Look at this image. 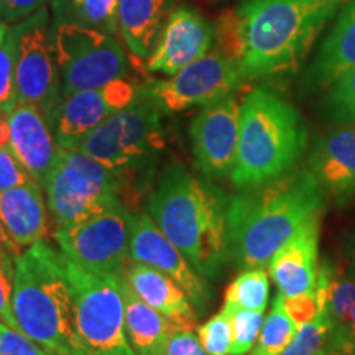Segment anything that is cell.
I'll list each match as a JSON object with an SVG mask.
<instances>
[{
  "label": "cell",
  "instance_id": "1",
  "mask_svg": "<svg viewBox=\"0 0 355 355\" xmlns=\"http://www.w3.org/2000/svg\"><path fill=\"white\" fill-rule=\"evenodd\" d=\"M349 0H245L216 26L219 50L245 79L300 68L319 33Z\"/></svg>",
  "mask_w": 355,
  "mask_h": 355
},
{
  "label": "cell",
  "instance_id": "2",
  "mask_svg": "<svg viewBox=\"0 0 355 355\" xmlns=\"http://www.w3.org/2000/svg\"><path fill=\"white\" fill-rule=\"evenodd\" d=\"M326 196L308 170L241 189L227 202L230 260L239 268H265L306 222L326 211Z\"/></svg>",
  "mask_w": 355,
  "mask_h": 355
},
{
  "label": "cell",
  "instance_id": "3",
  "mask_svg": "<svg viewBox=\"0 0 355 355\" xmlns=\"http://www.w3.org/2000/svg\"><path fill=\"white\" fill-rule=\"evenodd\" d=\"M229 199L183 165H171L150 194L146 209L193 268L216 279L230 261L227 239Z\"/></svg>",
  "mask_w": 355,
  "mask_h": 355
},
{
  "label": "cell",
  "instance_id": "4",
  "mask_svg": "<svg viewBox=\"0 0 355 355\" xmlns=\"http://www.w3.org/2000/svg\"><path fill=\"white\" fill-rule=\"evenodd\" d=\"M12 309L20 331L48 352L89 355L78 334L63 252L50 243L40 241L15 259Z\"/></svg>",
  "mask_w": 355,
  "mask_h": 355
},
{
  "label": "cell",
  "instance_id": "5",
  "mask_svg": "<svg viewBox=\"0 0 355 355\" xmlns=\"http://www.w3.org/2000/svg\"><path fill=\"white\" fill-rule=\"evenodd\" d=\"M308 146L298 110L266 87H257L241 104V135L230 181L247 189L295 170Z\"/></svg>",
  "mask_w": 355,
  "mask_h": 355
},
{
  "label": "cell",
  "instance_id": "6",
  "mask_svg": "<svg viewBox=\"0 0 355 355\" xmlns=\"http://www.w3.org/2000/svg\"><path fill=\"white\" fill-rule=\"evenodd\" d=\"M63 265L76 308L78 334L89 355H139L127 336L122 275L92 272L64 254Z\"/></svg>",
  "mask_w": 355,
  "mask_h": 355
},
{
  "label": "cell",
  "instance_id": "7",
  "mask_svg": "<svg viewBox=\"0 0 355 355\" xmlns=\"http://www.w3.org/2000/svg\"><path fill=\"white\" fill-rule=\"evenodd\" d=\"M43 189L56 229H61L122 202L123 178L81 150L60 148Z\"/></svg>",
  "mask_w": 355,
  "mask_h": 355
},
{
  "label": "cell",
  "instance_id": "8",
  "mask_svg": "<svg viewBox=\"0 0 355 355\" xmlns=\"http://www.w3.org/2000/svg\"><path fill=\"white\" fill-rule=\"evenodd\" d=\"M159 105L139 87L135 101L105 119L78 150L91 155L119 175L141 170L166 146Z\"/></svg>",
  "mask_w": 355,
  "mask_h": 355
},
{
  "label": "cell",
  "instance_id": "9",
  "mask_svg": "<svg viewBox=\"0 0 355 355\" xmlns=\"http://www.w3.org/2000/svg\"><path fill=\"white\" fill-rule=\"evenodd\" d=\"M51 30L61 97L102 87L128 74L125 50L112 35L61 19L53 20Z\"/></svg>",
  "mask_w": 355,
  "mask_h": 355
},
{
  "label": "cell",
  "instance_id": "10",
  "mask_svg": "<svg viewBox=\"0 0 355 355\" xmlns=\"http://www.w3.org/2000/svg\"><path fill=\"white\" fill-rule=\"evenodd\" d=\"M50 10L43 7L12 26L15 38L17 101L37 105L48 122L61 101Z\"/></svg>",
  "mask_w": 355,
  "mask_h": 355
},
{
  "label": "cell",
  "instance_id": "11",
  "mask_svg": "<svg viewBox=\"0 0 355 355\" xmlns=\"http://www.w3.org/2000/svg\"><path fill=\"white\" fill-rule=\"evenodd\" d=\"M55 241L66 257L84 268L123 275L130 259V212L119 202L91 219L56 229Z\"/></svg>",
  "mask_w": 355,
  "mask_h": 355
},
{
  "label": "cell",
  "instance_id": "12",
  "mask_svg": "<svg viewBox=\"0 0 355 355\" xmlns=\"http://www.w3.org/2000/svg\"><path fill=\"white\" fill-rule=\"evenodd\" d=\"M243 81L245 78L239 64L217 48L166 81H148L141 89L163 112L176 114L230 96Z\"/></svg>",
  "mask_w": 355,
  "mask_h": 355
},
{
  "label": "cell",
  "instance_id": "13",
  "mask_svg": "<svg viewBox=\"0 0 355 355\" xmlns=\"http://www.w3.org/2000/svg\"><path fill=\"white\" fill-rule=\"evenodd\" d=\"M139 87L125 78L115 79L97 89H86L61 97L51 115L50 125L60 148L74 150L105 119L135 101Z\"/></svg>",
  "mask_w": 355,
  "mask_h": 355
},
{
  "label": "cell",
  "instance_id": "14",
  "mask_svg": "<svg viewBox=\"0 0 355 355\" xmlns=\"http://www.w3.org/2000/svg\"><path fill=\"white\" fill-rule=\"evenodd\" d=\"M241 135V104L230 94L202 105L189 127L191 146L202 175L230 178L237 159Z\"/></svg>",
  "mask_w": 355,
  "mask_h": 355
},
{
  "label": "cell",
  "instance_id": "15",
  "mask_svg": "<svg viewBox=\"0 0 355 355\" xmlns=\"http://www.w3.org/2000/svg\"><path fill=\"white\" fill-rule=\"evenodd\" d=\"M130 260L165 273L183 288L198 314L209 308L212 293L183 252L163 234L150 214H130Z\"/></svg>",
  "mask_w": 355,
  "mask_h": 355
},
{
  "label": "cell",
  "instance_id": "16",
  "mask_svg": "<svg viewBox=\"0 0 355 355\" xmlns=\"http://www.w3.org/2000/svg\"><path fill=\"white\" fill-rule=\"evenodd\" d=\"M214 26L188 6L173 7L152 55L146 58L148 73L175 76L211 50Z\"/></svg>",
  "mask_w": 355,
  "mask_h": 355
},
{
  "label": "cell",
  "instance_id": "17",
  "mask_svg": "<svg viewBox=\"0 0 355 355\" xmlns=\"http://www.w3.org/2000/svg\"><path fill=\"white\" fill-rule=\"evenodd\" d=\"M311 176L322 194L345 207L355 201V123L337 125L319 137L308 158Z\"/></svg>",
  "mask_w": 355,
  "mask_h": 355
},
{
  "label": "cell",
  "instance_id": "18",
  "mask_svg": "<svg viewBox=\"0 0 355 355\" xmlns=\"http://www.w3.org/2000/svg\"><path fill=\"white\" fill-rule=\"evenodd\" d=\"M8 125H10L8 146L12 153L30 173V176L44 188L60 150L50 122L37 105L17 102L15 107L8 114Z\"/></svg>",
  "mask_w": 355,
  "mask_h": 355
},
{
  "label": "cell",
  "instance_id": "19",
  "mask_svg": "<svg viewBox=\"0 0 355 355\" xmlns=\"http://www.w3.org/2000/svg\"><path fill=\"white\" fill-rule=\"evenodd\" d=\"M322 216H316L306 222L270 260V277L277 283L278 291L283 296L300 295L316 286Z\"/></svg>",
  "mask_w": 355,
  "mask_h": 355
},
{
  "label": "cell",
  "instance_id": "20",
  "mask_svg": "<svg viewBox=\"0 0 355 355\" xmlns=\"http://www.w3.org/2000/svg\"><path fill=\"white\" fill-rule=\"evenodd\" d=\"M123 277L132 286V290L140 296L145 303L163 314L181 329H193L198 322V311L194 309L189 296L186 295L175 279L166 277L153 266L135 263L127 266Z\"/></svg>",
  "mask_w": 355,
  "mask_h": 355
},
{
  "label": "cell",
  "instance_id": "21",
  "mask_svg": "<svg viewBox=\"0 0 355 355\" xmlns=\"http://www.w3.org/2000/svg\"><path fill=\"white\" fill-rule=\"evenodd\" d=\"M0 220L21 252L48 234V211L38 181L0 191Z\"/></svg>",
  "mask_w": 355,
  "mask_h": 355
},
{
  "label": "cell",
  "instance_id": "22",
  "mask_svg": "<svg viewBox=\"0 0 355 355\" xmlns=\"http://www.w3.org/2000/svg\"><path fill=\"white\" fill-rule=\"evenodd\" d=\"M352 68H355V0H349L306 73L304 91L316 92L329 87Z\"/></svg>",
  "mask_w": 355,
  "mask_h": 355
},
{
  "label": "cell",
  "instance_id": "23",
  "mask_svg": "<svg viewBox=\"0 0 355 355\" xmlns=\"http://www.w3.org/2000/svg\"><path fill=\"white\" fill-rule=\"evenodd\" d=\"M171 10L173 0H121L119 32L133 56L152 55Z\"/></svg>",
  "mask_w": 355,
  "mask_h": 355
},
{
  "label": "cell",
  "instance_id": "24",
  "mask_svg": "<svg viewBox=\"0 0 355 355\" xmlns=\"http://www.w3.org/2000/svg\"><path fill=\"white\" fill-rule=\"evenodd\" d=\"M121 286L125 303L127 336L133 350L139 355H163L176 326L145 303L132 290L123 275L121 277Z\"/></svg>",
  "mask_w": 355,
  "mask_h": 355
},
{
  "label": "cell",
  "instance_id": "25",
  "mask_svg": "<svg viewBox=\"0 0 355 355\" xmlns=\"http://www.w3.org/2000/svg\"><path fill=\"white\" fill-rule=\"evenodd\" d=\"M324 309L332 322V343L355 355V270L332 263Z\"/></svg>",
  "mask_w": 355,
  "mask_h": 355
},
{
  "label": "cell",
  "instance_id": "26",
  "mask_svg": "<svg viewBox=\"0 0 355 355\" xmlns=\"http://www.w3.org/2000/svg\"><path fill=\"white\" fill-rule=\"evenodd\" d=\"M121 0H55V19L91 26L115 37L119 32Z\"/></svg>",
  "mask_w": 355,
  "mask_h": 355
},
{
  "label": "cell",
  "instance_id": "27",
  "mask_svg": "<svg viewBox=\"0 0 355 355\" xmlns=\"http://www.w3.org/2000/svg\"><path fill=\"white\" fill-rule=\"evenodd\" d=\"M300 326L285 309V296L279 293L273 300L272 311L265 319L259 339L248 355H282L295 339Z\"/></svg>",
  "mask_w": 355,
  "mask_h": 355
},
{
  "label": "cell",
  "instance_id": "28",
  "mask_svg": "<svg viewBox=\"0 0 355 355\" xmlns=\"http://www.w3.org/2000/svg\"><path fill=\"white\" fill-rule=\"evenodd\" d=\"M270 279L265 268H248L230 283L225 291V306L237 309L263 311L268 304Z\"/></svg>",
  "mask_w": 355,
  "mask_h": 355
},
{
  "label": "cell",
  "instance_id": "29",
  "mask_svg": "<svg viewBox=\"0 0 355 355\" xmlns=\"http://www.w3.org/2000/svg\"><path fill=\"white\" fill-rule=\"evenodd\" d=\"M321 114L324 121L334 125L355 123V68L327 87V94L321 102Z\"/></svg>",
  "mask_w": 355,
  "mask_h": 355
},
{
  "label": "cell",
  "instance_id": "30",
  "mask_svg": "<svg viewBox=\"0 0 355 355\" xmlns=\"http://www.w3.org/2000/svg\"><path fill=\"white\" fill-rule=\"evenodd\" d=\"M15 38L12 26L0 20V115H8L17 105Z\"/></svg>",
  "mask_w": 355,
  "mask_h": 355
},
{
  "label": "cell",
  "instance_id": "31",
  "mask_svg": "<svg viewBox=\"0 0 355 355\" xmlns=\"http://www.w3.org/2000/svg\"><path fill=\"white\" fill-rule=\"evenodd\" d=\"M225 306V304H224ZM230 324H232V345L230 355H247L254 349L259 339L265 318L261 311L230 308Z\"/></svg>",
  "mask_w": 355,
  "mask_h": 355
},
{
  "label": "cell",
  "instance_id": "32",
  "mask_svg": "<svg viewBox=\"0 0 355 355\" xmlns=\"http://www.w3.org/2000/svg\"><path fill=\"white\" fill-rule=\"evenodd\" d=\"M332 334V322L327 311L322 309L316 318L300 326L295 339L282 355H314L326 345Z\"/></svg>",
  "mask_w": 355,
  "mask_h": 355
},
{
  "label": "cell",
  "instance_id": "33",
  "mask_svg": "<svg viewBox=\"0 0 355 355\" xmlns=\"http://www.w3.org/2000/svg\"><path fill=\"white\" fill-rule=\"evenodd\" d=\"M199 340L207 355H230L232 345V324H230V309L222 308L211 319H207L198 329Z\"/></svg>",
  "mask_w": 355,
  "mask_h": 355
},
{
  "label": "cell",
  "instance_id": "34",
  "mask_svg": "<svg viewBox=\"0 0 355 355\" xmlns=\"http://www.w3.org/2000/svg\"><path fill=\"white\" fill-rule=\"evenodd\" d=\"M0 355H50L24 332L0 321Z\"/></svg>",
  "mask_w": 355,
  "mask_h": 355
},
{
  "label": "cell",
  "instance_id": "35",
  "mask_svg": "<svg viewBox=\"0 0 355 355\" xmlns=\"http://www.w3.org/2000/svg\"><path fill=\"white\" fill-rule=\"evenodd\" d=\"M285 309L298 326H303V324L309 322L311 319L316 318L322 311L316 286L309 291L300 293V295L285 296Z\"/></svg>",
  "mask_w": 355,
  "mask_h": 355
},
{
  "label": "cell",
  "instance_id": "36",
  "mask_svg": "<svg viewBox=\"0 0 355 355\" xmlns=\"http://www.w3.org/2000/svg\"><path fill=\"white\" fill-rule=\"evenodd\" d=\"M33 178L21 166V163L12 153L10 146L0 148V191L30 183ZM37 181V180H35Z\"/></svg>",
  "mask_w": 355,
  "mask_h": 355
},
{
  "label": "cell",
  "instance_id": "37",
  "mask_svg": "<svg viewBox=\"0 0 355 355\" xmlns=\"http://www.w3.org/2000/svg\"><path fill=\"white\" fill-rule=\"evenodd\" d=\"M163 355H207L204 350L199 336L193 329H181L176 327L168 340V345Z\"/></svg>",
  "mask_w": 355,
  "mask_h": 355
},
{
  "label": "cell",
  "instance_id": "38",
  "mask_svg": "<svg viewBox=\"0 0 355 355\" xmlns=\"http://www.w3.org/2000/svg\"><path fill=\"white\" fill-rule=\"evenodd\" d=\"M46 7V0H0V19L6 24H19Z\"/></svg>",
  "mask_w": 355,
  "mask_h": 355
},
{
  "label": "cell",
  "instance_id": "39",
  "mask_svg": "<svg viewBox=\"0 0 355 355\" xmlns=\"http://www.w3.org/2000/svg\"><path fill=\"white\" fill-rule=\"evenodd\" d=\"M13 275H15V272H0V321L6 322L12 329L20 331V326L15 316H13L12 309Z\"/></svg>",
  "mask_w": 355,
  "mask_h": 355
},
{
  "label": "cell",
  "instance_id": "40",
  "mask_svg": "<svg viewBox=\"0 0 355 355\" xmlns=\"http://www.w3.org/2000/svg\"><path fill=\"white\" fill-rule=\"evenodd\" d=\"M344 260L349 268L355 270V229L349 232L344 242Z\"/></svg>",
  "mask_w": 355,
  "mask_h": 355
},
{
  "label": "cell",
  "instance_id": "41",
  "mask_svg": "<svg viewBox=\"0 0 355 355\" xmlns=\"http://www.w3.org/2000/svg\"><path fill=\"white\" fill-rule=\"evenodd\" d=\"M0 245H2L3 248H7V250L10 252V255L13 257V259H17V257L21 255V250L15 245V242L12 241V237L8 235L6 227H3L2 220H0Z\"/></svg>",
  "mask_w": 355,
  "mask_h": 355
},
{
  "label": "cell",
  "instance_id": "42",
  "mask_svg": "<svg viewBox=\"0 0 355 355\" xmlns=\"http://www.w3.org/2000/svg\"><path fill=\"white\" fill-rule=\"evenodd\" d=\"M0 272H15V259L2 245H0Z\"/></svg>",
  "mask_w": 355,
  "mask_h": 355
},
{
  "label": "cell",
  "instance_id": "43",
  "mask_svg": "<svg viewBox=\"0 0 355 355\" xmlns=\"http://www.w3.org/2000/svg\"><path fill=\"white\" fill-rule=\"evenodd\" d=\"M314 355H352V354L347 352V350H344L343 347H339V345L332 343L331 337H329V340H327L326 345L319 349Z\"/></svg>",
  "mask_w": 355,
  "mask_h": 355
},
{
  "label": "cell",
  "instance_id": "44",
  "mask_svg": "<svg viewBox=\"0 0 355 355\" xmlns=\"http://www.w3.org/2000/svg\"><path fill=\"white\" fill-rule=\"evenodd\" d=\"M10 141V125L8 115H0V146H7Z\"/></svg>",
  "mask_w": 355,
  "mask_h": 355
},
{
  "label": "cell",
  "instance_id": "45",
  "mask_svg": "<svg viewBox=\"0 0 355 355\" xmlns=\"http://www.w3.org/2000/svg\"><path fill=\"white\" fill-rule=\"evenodd\" d=\"M53 355H60V354H53Z\"/></svg>",
  "mask_w": 355,
  "mask_h": 355
},
{
  "label": "cell",
  "instance_id": "46",
  "mask_svg": "<svg viewBox=\"0 0 355 355\" xmlns=\"http://www.w3.org/2000/svg\"><path fill=\"white\" fill-rule=\"evenodd\" d=\"M0 148H2V146H0Z\"/></svg>",
  "mask_w": 355,
  "mask_h": 355
}]
</instances>
